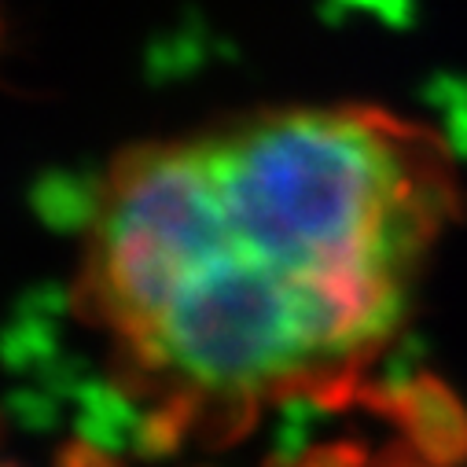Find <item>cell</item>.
<instances>
[{
	"label": "cell",
	"mask_w": 467,
	"mask_h": 467,
	"mask_svg": "<svg viewBox=\"0 0 467 467\" xmlns=\"http://www.w3.org/2000/svg\"><path fill=\"white\" fill-rule=\"evenodd\" d=\"M463 206L449 144L379 103H280L122 148L74 313L155 441L354 405Z\"/></svg>",
	"instance_id": "1"
},
{
	"label": "cell",
	"mask_w": 467,
	"mask_h": 467,
	"mask_svg": "<svg viewBox=\"0 0 467 467\" xmlns=\"http://www.w3.org/2000/svg\"><path fill=\"white\" fill-rule=\"evenodd\" d=\"M387 431L342 434L276 467H467V412L438 383L383 398Z\"/></svg>",
	"instance_id": "2"
},
{
	"label": "cell",
	"mask_w": 467,
	"mask_h": 467,
	"mask_svg": "<svg viewBox=\"0 0 467 467\" xmlns=\"http://www.w3.org/2000/svg\"><path fill=\"white\" fill-rule=\"evenodd\" d=\"M8 467H19V463H8Z\"/></svg>",
	"instance_id": "3"
}]
</instances>
